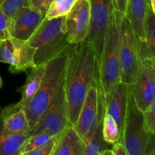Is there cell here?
I'll return each mask as SVG.
<instances>
[{
	"label": "cell",
	"instance_id": "obj_1",
	"mask_svg": "<svg viewBox=\"0 0 155 155\" xmlns=\"http://www.w3.org/2000/svg\"><path fill=\"white\" fill-rule=\"evenodd\" d=\"M95 77H97L95 54L87 39L80 43L71 44L68 48L64 73L70 126H75L88 89Z\"/></svg>",
	"mask_w": 155,
	"mask_h": 155
},
{
	"label": "cell",
	"instance_id": "obj_2",
	"mask_svg": "<svg viewBox=\"0 0 155 155\" xmlns=\"http://www.w3.org/2000/svg\"><path fill=\"white\" fill-rule=\"evenodd\" d=\"M121 17L114 10L104 39L97 71L98 92L104 107L114 88L120 82V23Z\"/></svg>",
	"mask_w": 155,
	"mask_h": 155
},
{
	"label": "cell",
	"instance_id": "obj_3",
	"mask_svg": "<svg viewBox=\"0 0 155 155\" xmlns=\"http://www.w3.org/2000/svg\"><path fill=\"white\" fill-rule=\"evenodd\" d=\"M69 46L45 63L40 86L31 101L24 107L29 127L31 130L48 107L64 79Z\"/></svg>",
	"mask_w": 155,
	"mask_h": 155
},
{
	"label": "cell",
	"instance_id": "obj_4",
	"mask_svg": "<svg viewBox=\"0 0 155 155\" xmlns=\"http://www.w3.org/2000/svg\"><path fill=\"white\" fill-rule=\"evenodd\" d=\"M27 41L36 48V67L45 64L71 45L68 39L66 16L50 20L45 18Z\"/></svg>",
	"mask_w": 155,
	"mask_h": 155
},
{
	"label": "cell",
	"instance_id": "obj_5",
	"mask_svg": "<svg viewBox=\"0 0 155 155\" xmlns=\"http://www.w3.org/2000/svg\"><path fill=\"white\" fill-rule=\"evenodd\" d=\"M152 135L155 134H150L144 129L142 112L136 105L130 89L124 131L120 139L127 148L128 155H143Z\"/></svg>",
	"mask_w": 155,
	"mask_h": 155
},
{
	"label": "cell",
	"instance_id": "obj_6",
	"mask_svg": "<svg viewBox=\"0 0 155 155\" xmlns=\"http://www.w3.org/2000/svg\"><path fill=\"white\" fill-rule=\"evenodd\" d=\"M136 37L130 21L124 15L120 23V82L130 86L136 80L139 70Z\"/></svg>",
	"mask_w": 155,
	"mask_h": 155
},
{
	"label": "cell",
	"instance_id": "obj_7",
	"mask_svg": "<svg viewBox=\"0 0 155 155\" xmlns=\"http://www.w3.org/2000/svg\"><path fill=\"white\" fill-rule=\"evenodd\" d=\"M104 110L102 101L98 92L97 77L89 86L83 103L78 119L74 128L85 142L92 136L98 122L104 117Z\"/></svg>",
	"mask_w": 155,
	"mask_h": 155
},
{
	"label": "cell",
	"instance_id": "obj_8",
	"mask_svg": "<svg viewBox=\"0 0 155 155\" xmlns=\"http://www.w3.org/2000/svg\"><path fill=\"white\" fill-rule=\"evenodd\" d=\"M91 24L87 41L94 49L97 71L102 53L104 39L114 12V0H89Z\"/></svg>",
	"mask_w": 155,
	"mask_h": 155
},
{
	"label": "cell",
	"instance_id": "obj_9",
	"mask_svg": "<svg viewBox=\"0 0 155 155\" xmlns=\"http://www.w3.org/2000/svg\"><path fill=\"white\" fill-rule=\"evenodd\" d=\"M36 48L28 41L9 36L0 45V62L9 64V72L19 74L35 68L34 54Z\"/></svg>",
	"mask_w": 155,
	"mask_h": 155
},
{
	"label": "cell",
	"instance_id": "obj_10",
	"mask_svg": "<svg viewBox=\"0 0 155 155\" xmlns=\"http://www.w3.org/2000/svg\"><path fill=\"white\" fill-rule=\"evenodd\" d=\"M68 126L70 125L68 120V104L64 79L48 107L31 130L30 135L45 132L54 136Z\"/></svg>",
	"mask_w": 155,
	"mask_h": 155
},
{
	"label": "cell",
	"instance_id": "obj_11",
	"mask_svg": "<svg viewBox=\"0 0 155 155\" xmlns=\"http://www.w3.org/2000/svg\"><path fill=\"white\" fill-rule=\"evenodd\" d=\"M130 89L136 105L142 112L155 101V60H139L137 77Z\"/></svg>",
	"mask_w": 155,
	"mask_h": 155
},
{
	"label": "cell",
	"instance_id": "obj_12",
	"mask_svg": "<svg viewBox=\"0 0 155 155\" xmlns=\"http://www.w3.org/2000/svg\"><path fill=\"white\" fill-rule=\"evenodd\" d=\"M91 24L90 3L89 0H77L71 12L66 15L68 39L71 44L86 40Z\"/></svg>",
	"mask_w": 155,
	"mask_h": 155
},
{
	"label": "cell",
	"instance_id": "obj_13",
	"mask_svg": "<svg viewBox=\"0 0 155 155\" xmlns=\"http://www.w3.org/2000/svg\"><path fill=\"white\" fill-rule=\"evenodd\" d=\"M45 19V15L33 6L21 9L11 21L9 34L27 41Z\"/></svg>",
	"mask_w": 155,
	"mask_h": 155
},
{
	"label": "cell",
	"instance_id": "obj_14",
	"mask_svg": "<svg viewBox=\"0 0 155 155\" xmlns=\"http://www.w3.org/2000/svg\"><path fill=\"white\" fill-rule=\"evenodd\" d=\"M31 131L24 108L19 102L11 104L0 111V138L14 133Z\"/></svg>",
	"mask_w": 155,
	"mask_h": 155
},
{
	"label": "cell",
	"instance_id": "obj_15",
	"mask_svg": "<svg viewBox=\"0 0 155 155\" xmlns=\"http://www.w3.org/2000/svg\"><path fill=\"white\" fill-rule=\"evenodd\" d=\"M129 91L130 86L120 82L110 92L107 104L104 107L105 114H110L116 120L120 131L121 137L127 113Z\"/></svg>",
	"mask_w": 155,
	"mask_h": 155
},
{
	"label": "cell",
	"instance_id": "obj_16",
	"mask_svg": "<svg viewBox=\"0 0 155 155\" xmlns=\"http://www.w3.org/2000/svg\"><path fill=\"white\" fill-rule=\"evenodd\" d=\"M86 142L74 127L68 126L59 134L52 155H84Z\"/></svg>",
	"mask_w": 155,
	"mask_h": 155
},
{
	"label": "cell",
	"instance_id": "obj_17",
	"mask_svg": "<svg viewBox=\"0 0 155 155\" xmlns=\"http://www.w3.org/2000/svg\"><path fill=\"white\" fill-rule=\"evenodd\" d=\"M143 41L136 39L139 59L155 60V12L148 8L144 21Z\"/></svg>",
	"mask_w": 155,
	"mask_h": 155
},
{
	"label": "cell",
	"instance_id": "obj_18",
	"mask_svg": "<svg viewBox=\"0 0 155 155\" xmlns=\"http://www.w3.org/2000/svg\"><path fill=\"white\" fill-rule=\"evenodd\" d=\"M148 8H151L148 0H127L126 15L130 20L137 40L143 41L145 39L144 21Z\"/></svg>",
	"mask_w": 155,
	"mask_h": 155
},
{
	"label": "cell",
	"instance_id": "obj_19",
	"mask_svg": "<svg viewBox=\"0 0 155 155\" xmlns=\"http://www.w3.org/2000/svg\"><path fill=\"white\" fill-rule=\"evenodd\" d=\"M45 68V64L31 68V71L27 74V80L24 86L18 89V92L21 94V98L19 103L24 108L36 95L42 80Z\"/></svg>",
	"mask_w": 155,
	"mask_h": 155
},
{
	"label": "cell",
	"instance_id": "obj_20",
	"mask_svg": "<svg viewBox=\"0 0 155 155\" xmlns=\"http://www.w3.org/2000/svg\"><path fill=\"white\" fill-rule=\"evenodd\" d=\"M31 131L14 133L0 138V155H20L21 149Z\"/></svg>",
	"mask_w": 155,
	"mask_h": 155
},
{
	"label": "cell",
	"instance_id": "obj_21",
	"mask_svg": "<svg viewBox=\"0 0 155 155\" xmlns=\"http://www.w3.org/2000/svg\"><path fill=\"white\" fill-rule=\"evenodd\" d=\"M102 121L103 119L98 122L93 134L86 142L84 155H102L104 151L111 148L113 145L106 142L103 137Z\"/></svg>",
	"mask_w": 155,
	"mask_h": 155
},
{
	"label": "cell",
	"instance_id": "obj_22",
	"mask_svg": "<svg viewBox=\"0 0 155 155\" xmlns=\"http://www.w3.org/2000/svg\"><path fill=\"white\" fill-rule=\"evenodd\" d=\"M77 2V0H53L45 13V18L50 20L66 16Z\"/></svg>",
	"mask_w": 155,
	"mask_h": 155
},
{
	"label": "cell",
	"instance_id": "obj_23",
	"mask_svg": "<svg viewBox=\"0 0 155 155\" xmlns=\"http://www.w3.org/2000/svg\"><path fill=\"white\" fill-rule=\"evenodd\" d=\"M102 134L104 140L111 145L121 139V133L116 120L108 114L104 113L102 121Z\"/></svg>",
	"mask_w": 155,
	"mask_h": 155
},
{
	"label": "cell",
	"instance_id": "obj_24",
	"mask_svg": "<svg viewBox=\"0 0 155 155\" xmlns=\"http://www.w3.org/2000/svg\"><path fill=\"white\" fill-rule=\"evenodd\" d=\"M53 137L52 135L45 132L30 135L25 141L21 149L20 155H26L28 152L44 145Z\"/></svg>",
	"mask_w": 155,
	"mask_h": 155
},
{
	"label": "cell",
	"instance_id": "obj_25",
	"mask_svg": "<svg viewBox=\"0 0 155 155\" xmlns=\"http://www.w3.org/2000/svg\"><path fill=\"white\" fill-rule=\"evenodd\" d=\"M32 0H4L0 9L8 17L12 18L21 9L31 6Z\"/></svg>",
	"mask_w": 155,
	"mask_h": 155
},
{
	"label": "cell",
	"instance_id": "obj_26",
	"mask_svg": "<svg viewBox=\"0 0 155 155\" xmlns=\"http://www.w3.org/2000/svg\"><path fill=\"white\" fill-rule=\"evenodd\" d=\"M155 101L142 112L144 129L150 134H155Z\"/></svg>",
	"mask_w": 155,
	"mask_h": 155
},
{
	"label": "cell",
	"instance_id": "obj_27",
	"mask_svg": "<svg viewBox=\"0 0 155 155\" xmlns=\"http://www.w3.org/2000/svg\"><path fill=\"white\" fill-rule=\"evenodd\" d=\"M59 134H60V133L58 134L53 136V137L46 143L41 145L39 148H36L33 151H30L26 155H52L56 143H57L58 139Z\"/></svg>",
	"mask_w": 155,
	"mask_h": 155
},
{
	"label": "cell",
	"instance_id": "obj_28",
	"mask_svg": "<svg viewBox=\"0 0 155 155\" xmlns=\"http://www.w3.org/2000/svg\"><path fill=\"white\" fill-rule=\"evenodd\" d=\"M12 18L8 17L3 13L0 9V38L5 39L10 36L9 28H10Z\"/></svg>",
	"mask_w": 155,
	"mask_h": 155
},
{
	"label": "cell",
	"instance_id": "obj_29",
	"mask_svg": "<svg viewBox=\"0 0 155 155\" xmlns=\"http://www.w3.org/2000/svg\"><path fill=\"white\" fill-rule=\"evenodd\" d=\"M52 1L53 0H32L31 5L39 12L45 15Z\"/></svg>",
	"mask_w": 155,
	"mask_h": 155
},
{
	"label": "cell",
	"instance_id": "obj_30",
	"mask_svg": "<svg viewBox=\"0 0 155 155\" xmlns=\"http://www.w3.org/2000/svg\"><path fill=\"white\" fill-rule=\"evenodd\" d=\"M127 0H114V10L116 11L121 18L127 14Z\"/></svg>",
	"mask_w": 155,
	"mask_h": 155
},
{
	"label": "cell",
	"instance_id": "obj_31",
	"mask_svg": "<svg viewBox=\"0 0 155 155\" xmlns=\"http://www.w3.org/2000/svg\"><path fill=\"white\" fill-rule=\"evenodd\" d=\"M112 155H128L125 145L120 141L113 144L111 147Z\"/></svg>",
	"mask_w": 155,
	"mask_h": 155
},
{
	"label": "cell",
	"instance_id": "obj_32",
	"mask_svg": "<svg viewBox=\"0 0 155 155\" xmlns=\"http://www.w3.org/2000/svg\"><path fill=\"white\" fill-rule=\"evenodd\" d=\"M143 155H155V139L154 135L150 137L146 147H145V151Z\"/></svg>",
	"mask_w": 155,
	"mask_h": 155
},
{
	"label": "cell",
	"instance_id": "obj_33",
	"mask_svg": "<svg viewBox=\"0 0 155 155\" xmlns=\"http://www.w3.org/2000/svg\"><path fill=\"white\" fill-rule=\"evenodd\" d=\"M2 87V80L1 77H0V88Z\"/></svg>",
	"mask_w": 155,
	"mask_h": 155
},
{
	"label": "cell",
	"instance_id": "obj_34",
	"mask_svg": "<svg viewBox=\"0 0 155 155\" xmlns=\"http://www.w3.org/2000/svg\"><path fill=\"white\" fill-rule=\"evenodd\" d=\"M3 2H4V0H0V5H1L2 3Z\"/></svg>",
	"mask_w": 155,
	"mask_h": 155
},
{
	"label": "cell",
	"instance_id": "obj_35",
	"mask_svg": "<svg viewBox=\"0 0 155 155\" xmlns=\"http://www.w3.org/2000/svg\"><path fill=\"white\" fill-rule=\"evenodd\" d=\"M2 39H2V38H0V45H1V43H2Z\"/></svg>",
	"mask_w": 155,
	"mask_h": 155
}]
</instances>
